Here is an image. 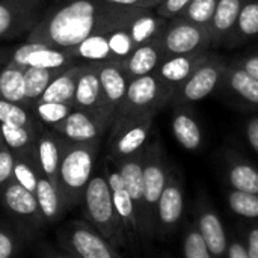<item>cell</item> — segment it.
Segmentation results:
<instances>
[{"mask_svg":"<svg viewBox=\"0 0 258 258\" xmlns=\"http://www.w3.org/2000/svg\"><path fill=\"white\" fill-rule=\"evenodd\" d=\"M141 9L122 8L103 0H56L47 8L26 41L73 48L92 35L127 27Z\"/></svg>","mask_w":258,"mask_h":258,"instance_id":"obj_1","label":"cell"},{"mask_svg":"<svg viewBox=\"0 0 258 258\" xmlns=\"http://www.w3.org/2000/svg\"><path fill=\"white\" fill-rule=\"evenodd\" d=\"M100 147L101 141L76 144L63 139L57 184L67 213L80 206L86 186L95 174V163Z\"/></svg>","mask_w":258,"mask_h":258,"instance_id":"obj_2","label":"cell"},{"mask_svg":"<svg viewBox=\"0 0 258 258\" xmlns=\"http://www.w3.org/2000/svg\"><path fill=\"white\" fill-rule=\"evenodd\" d=\"M80 206L85 221L106 237L118 251L130 246L118 219L112 192L103 169L92 175L82 197Z\"/></svg>","mask_w":258,"mask_h":258,"instance_id":"obj_3","label":"cell"},{"mask_svg":"<svg viewBox=\"0 0 258 258\" xmlns=\"http://www.w3.org/2000/svg\"><path fill=\"white\" fill-rule=\"evenodd\" d=\"M174 95L175 89L166 85L156 73L132 79L125 98L113 116L112 125L142 118H156Z\"/></svg>","mask_w":258,"mask_h":258,"instance_id":"obj_4","label":"cell"},{"mask_svg":"<svg viewBox=\"0 0 258 258\" xmlns=\"http://www.w3.org/2000/svg\"><path fill=\"white\" fill-rule=\"evenodd\" d=\"M169 160L160 141L156 138L144 150V221L142 242H150L156 234V210L162 192L168 183Z\"/></svg>","mask_w":258,"mask_h":258,"instance_id":"obj_5","label":"cell"},{"mask_svg":"<svg viewBox=\"0 0 258 258\" xmlns=\"http://www.w3.org/2000/svg\"><path fill=\"white\" fill-rule=\"evenodd\" d=\"M0 203L5 213L14 222V227H17L23 236L35 237L45 230L47 222L35 194L29 192L17 181L11 180L0 189Z\"/></svg>","mask_w":258,"mask_h":258,"instance_id":"obj_6","label":"cell"},{"mask_svg":"<svg viewBox=\"0 0 258 258\" xmlns=\"http://www.w3.org/2000/svg\"><path fill=\"white\" fill-rule=\"evenodd\" d=\"M62 251L77 258H122L119 251L86 221H70L57 231Z\"/></svg>","mask_w":258,"mask_h":258,"instance_id":"obj_7","label":"cell"},{"mask_svg":"<svg viewBox=\"0 0 258 258\" xmlns=\"http://www.w3.org/2000/svg\"><path fill=\"white\" fill-rule=\"evenodd\" d=\"M184 181L181 172L171 165L168 183L156 210V234L154 239L168 240L180 228L184 216Z\"/></svg>","mask_w":258,"mask_h":258,"instance_id":"obj_8","label":"cell"},{"mask_svg":"<svg viewBox=\"0 0 258 258\" xmlns=\"http://www.w3.org/2000/svg\"><path fill=\"white\" fill-rule=\"evenodd\" d=\"M47 8V0H0V41L26 38Z\"/></svg>","mask_w":258,"mask_h":258,"instance_id":"obj_9","label":"cell"},{"mask_svg":"<svg viewBox=\"0 0 258 258\" xmlns=\"http://www.w3.org/2000/svg\"><path fill=\"white\" fill-rule=\"evenodd\" d=\"M212 47L210 29L184 17L168 20L162 35V48L166 54H189L207 51Z\"/></svg>","mask_w":258,"mask_h":258,"instance_id":"obj_10","label":"cell"},{"mask_svg":"<svg viewBox=\"0 0 258 258\" xmlns=\"http://www.w3.org/2000/svg\"><path fill=\"white\" fill-rule=\"evenodd\" d=\"M227 63L216 54H212L177 91L174 101L178 106H187L206 100L224 83Z\"/></svg>","mask_w":258,"mask_h":258,"instance_id":"obj_11","label":"cell"},{"mask_svg":"<svg viewBox=\"0 0 258 258\" xmlns=\"http://www.w3.org/2000/svg\"><path fill=\"white\" fill-rule=\"evenodd\" d=\"M103 172L109 183L113 206H115L118 219L121 222V227L124 230V234L128 240V245H136V243L139 245L142 242V239H141V230H139L135 204L130 198V194L124 184V180H122L116 165L109 157L103 165Z\"/></svg>","mask_w":258,"mask_h":258,"instance_id":"obj_12","label":"cell"},{"mask_svg":"<svg viewBox=\"0 0 258 258\" xmlns=\"http://www.w3.org/2000/svg\"><path fill=\"white\" fill-rule=\"evenodd\" d=\"M154 118H142L112 125L109 130V159L121 160L135 156L147 147Z\"/></svg>","mask_w":258,"mask_h":258,"instance_id":"obj_13","label":"cell"},{"mask_svg":"<svg viewBox=\"0 0 258 258\" xmlns=\"http://www.w3.org/2000/svg\"><path fill=\"white\" fill-rule=\"evenodd\" d=\"M195 225L213 258H227L230 239L225 231L224 221L206 195L197 198Z\"/></svg>","mask_w":258,"mask_h":258,"instance_id":"obj_14","label":"cell"},{"mask_svg":"<svg viewBox=\"0 0 258 258\" xmlns=\"http://www.w3.org/2000/svg\"><path fill=\"white\" fill-rule=\"evenodd\" d=\"M51 130L68 142L85 144L103 141L106 133H109L110 125L89 112L73 109V112L62 122L51 127Z\"/></svg>","mask_w":258,"mask_h":258,"instance_id":"obj_15","label":"cell"},{"mask_svg":"<svg viewBox=\"0 0 258 258\" xmlns=\"http://www.w3.org/2000/svg\"><path fill=\"white\" fill-rule=\"evenodd\" d=\"M74 109L89 112L112 125V118L104 109L98 63L95 62H83V68L80 71L76 86Z\"/></svg>","mask_w":258,"mask_h":258,"instance_id":"obj_16","label":"cell"},{"mask_svg":"<svg viewBox=\"0 0 258 258\" xmlns=\"http://www.w3.org/2000/svg\"><path fill=\"white\" fill-rule=\"evenodd\" d=\"M212 54L209 50L189 54H166L159 63L156 74L177 91Z\"/></svg>","mask_w":258,"mask_h":258,"instance_id":"obj_17","label":"cell"},{"mask_svg":"<svg viewBox=\"0 0 258 258\" xmlns=\"http://www.w3.org/2000/svg\"><path fill=\"white\" fill-rule=\"evenodd\" d=\"M98 74L103 92L104 109L113 121V116L125 98L128 88V77L124 73L119 62H103L98 63Z\"/></svg>","mask_w":258,"mask_h":258,"instance_id":"obj_18","label":"cell"},{"mask_svg":"<svg viewBox=\"0 0 258 258\" xmlns=\"http://www.w3.org/2000/svg\"><path fill=\"white\" fill-rule=\"evenodd\" d=\"M62 150H63V139L51 128L41 124L36 135V160L41 174L57 187H59L57 174H59Z\"/></svg>","mask_w":258,"mask_h":258,"instance_id":"obj_19","label":"cell"},{"mask_svg":"<svg viewBox=\"0 0 258 258\" xmlns=\"http://www.w3.org/2000/svg\"><path fill=\"white\" fill-rule=\"evenodd\" d=\"M145 150V148H144ZM112 160V159H110ZM124 184L130 194V198L135 204L139 230H141V239H142V221H144V151L121 159V160H112Z\"/></svg>","mask_w":258,"mask_h":258,"instance_id":"obj_20","label":"cell"},{"mask_svg":"<svg viewBox=\"0 0 258 258\" xmlns=\"http://www.w3.org/2000/svg\"><path fill=\"white\" fill-rule=\"evenodd\" d=\"M165 53L162 48V38L138 45L127 59L121 62L124 73L128 80L156 73L159 63L162 62Z\"/></svg>","mask_w":258,"mask_h":258,"instance_id":"obj_21","label":"cell"},{"mask_svg":"<svg viewBox=\"0 0 258 258\" xmlns=\"http://www.w3.org/2000/svg\"><path fill=\"white\" fill-rule=\"evenodd\" d=\"M171 130L175 141L186 151H198L203 147L204 135L201 124L194 113L186 107L180 106L171 116Z\"/></svg>","mask_w":258,"mask_h":258,"instance_id":"obj_22","label":"cell"},{"mask_svg":"<svg viewBox=\"0 0 258 258\" xmlns=\"http://www.w3.org/2000/svg\"><path fill=\"white\" fill-rule=\"evenodd\" d=\"M225 175L233 190L258 194V168L237 153H227Z\"/></svg>","mask_w":258,"mask_h":258,"instance_id":"obj_23","label":"cell"},{"mask_svg":"<svg viewBox=\"0 0 258 258\" xmlns=\"http://www.w3.org/2000/svg\"><path fill=\"white\" fill-rule=\"evenodd\" d=\"M243 2L245 0H218L215 14L209 26L212 47H218L227 39H231Z\"/></svg>","mask_w":258,"mask_h":258,"instance_id":"obj_24","label":"cell"},{"mask_svg":"<svg viewBox=\"0 0 258 258\" xmlns=\"http://www.w3.org/2000/svg\"><path fill=\"white\" fill-rule=\"evenodd\" d=\"M224 85L245 104L258 109V80L234 60L227 63Z\"/></svg>","mask_w":258,"mask_h":258,"instance_id":"obj_25","label":"cell"},{"mask_svg":"<svg viewBox=\"0 0 258 258\" xmlns=\"http://www.w3.org/2000/svg\"><path fill=\"white\" fill-rule=\"evenodd\" d=\"M168 20L156 12V9H141L138 15L128 23L127 30L135 42V45H142L145 42L160 39Z\"/></svg>","mask_w":258,"mask_h":258,"instance_id":"obj_26","label":"cell"},{"mask_svg":"<svg viewBox=\"0 0 258 258\" xmlns=\"http://www.w3.org/2000/svg\"><path fill=\"white\" fill-rule=\"evenodd\" d=\"M83 68V62H77L71 67H67L62 70L53 82L48 85L45 92L42 94V101H53V103H65L71 104L74 107V95H76V86L77 79L80 76V71Z\"/></svg>","mask_w":258,"mask_h":258,"instance_id":"obj_27","label":"cell"},{"mask_svg":"<svg viewBox=\"0 0 258 258\" xmlns=\"http://www.w3.org/2000/svg\"><path fill=\"white\" fill-rule=\"evenodd\" d=\"M35 197H36V201L39 204L41 213H42L47 225H53V224L59 222L63 218V215L67 213L59 187L54 186L44 175H41L38 180Z\"/></svg>","mask_w":258,"mask_h":258,"instance_id":"obj_28","label":"cell"},{"mask_svg":"<svg viewBox=\"0 0 258 258\" xmlns=\"http://www.w3.org/2000/svg\"><path fill=\"white\" fill-rule=\"evenodd\" d=\"M0 98L32 109V103L26 94L24 70L11 63H5L0 68Z\"/></svg>","mask_w":258,"mask_h":258,"instance_id":"obj_29","label":"cell"},{"mask_svg":"<svg viewBox=\"0 0 258 258\" xmlns=\"http://www.w3.org/2000/svg\"><path fill=\"white\" fill-rule=\"evenodd\" d=\"M41 125V124H39ZM29 128L12 124H0L5 145L12 151L14 156H29L36 153V135L38 128Z\"/></svg>","mask_w":258,"mask_h":258,"instance_id":"obj_30","label":"cell"},{"mask_svg":"<svg viewBox=\"0 0 258 258\" xmlns=\"http://www.w3.org/2000/svg\"><path fill=\"white\" fill-rule=\"evenodd\" d=\"M77 62L79 60L74 57V54L70 48H59V47H51V45L42 44V47L39 50L33 51L27 57L26 65L35 67V68H44V70H62V68H67Z\"/></svg>","mask_w":258,"mask_h":258,"instance_id":"obj_31","label":"cell"},{"mask_svg":"<svg viewBox=\"0 0 258 258\" xmlns=\"http://www.w3.org/2000/svg\"><path fill=\"white\" fill-rule=\"evenodd\" d=\"M70 50L73 51L74 57L79 62H95V63L113 62L110 47H109L107 33L92 35Z\"/></svg>","mask_w":258,"mask_h":258,"instance_id":"obj_32","label":"cell"},{"mask_svg":"<svg viewBox=\"0 0 258 258\" xmlns=\"http://www.w3.org/2000/svg\"><path fill=\"white\" fill-rule=\"evenodd\" d=\"M62 70H65V68H62ZM62 70H44V68H35V67L24 68L26 94H27V98L32 103V106L38 100H41V97L45 92V89L48 88V85L53 82V79Z\"/></svg>","mask_w":258,"mask_h":258,"instance_id":"obj_33","label":"cell"},{"mask_svg":"<svg viewBox=\"0 0 258 258\" xmlns=\"http://www.w3.org/2000/svg\"><path fill=\"white\" fill-rule=\"evenodd\" d=\"M41 175L42 174L36 160V153L29 154V156H15L14 177H12L14 181H17L20 186H23L29 192L35 194L38 180Z\"/></svg>","mask_w":258,"mask_h":258,"instance_id":"obj_34","label":"cell"},{"mask_svg":"<svg viewBox=\"0 0 258 258\" xmlns=\"http://www.w3.org/2000/svg\"><path fill=\"white\" fill-rule=\"evenodd\" d=\"M73 106L71 104H65V103H53V101H42L38 100L33 106H32V113L35 115V118L45 127L51 128L54 125H57L59 122H62L71 112H73Z\"/></svg>","mask_w":258,"mask_h":258,"instance_id":"obj_35","label":"cell"},{"mask_svg":"<svg viewBox=\"0 0 258 258\" xmlns=\"http://www.w3.org/2000/svg\"><path fill=\"white\" fill-rule=\"evenodd\" d=\"M227 204L233 215L243 219H258V194H248L230 189L227 194Z\"/></svg>","mask_w":258,"mask_h":258,"instance_id":"obj_36","label":"cell"},{"mask_svg":"<svg viewBox=\"0 0 258 258\" xmlns=\"http://www.w3.org/2000/svg\"><path fill=\"white\" fill-rule=\"evenodd\" d=\"M258 35V0H245L237 17L231 39H251Z\"/></svg>","mask_w":258,"mask_h":258,"instance_id":"obj_37","label":"cell"},{"mask_svg":"<svg viewBox=\"0 0 258 258\" xmlns=\"http://www.w3.org/2000/svg\"><path fill=\"white\" fill-rule=\"evenodd\" d=\"M0 124H12V125L36 128L41 122L35 118L30 109L0 98Z\"/></svg>","mask_w":258,"mask_h":258,"instance_id":"obj_38","label":"cell"},{"mask_svg":"<svg viewBox=\"0 0 258 258\" xmlns=\"http://www.w3.org/2000/svg\"><path fill=\"white\" fill-rule=\"evenodd\" d=\"M181 251H183V258H213L195 222H192V225H189L184 231Z\"/></svg>","mask_w":258,"mask_h":258,"instance_id":"obj_39","label":"cell"},{"mask_svg":"<svg viewBox=\"0 0 258 258\" xmlns=\"http://www.w3.org/2000/svg\"><path fill=\"white\" fill-rule=\"evenodd\" d=\"M109 39V47L112 53V60L113 62H122L130 56V53L136 48L127 27H119L107 33Z\"/></svg>","mask_w":258,"mask_h":258,"instance_id":"obj_40","label":"cell"},{"mask_svg":"<svg viewBox=\"0 0 258 258\" xmlns=\"http://www.w3.org/2000/svg\"><path fill=\"white\" fill-rule=\"evenodd\" d=\"M23 234L17 227L0 221V258H17L21 251Z\"/></svg>","mask_w":258,"mask_h":258,"instance_id":"obj_41","label":"cell"},{"mask_svg":"<svg viewBox=\"0 0 258 258\" xmlns=\"http://www.w3.org/2000/svg\"><path fill=\"white\" fill-rule=\"evenodd\" d=\"M216 5H218V0H192L189 3V6L184 9V12L181 14V17H184L197 24L209 27L212 17L215 14Z\"/></svg>","mask_w":258,"mask_h":258,"instance_id":"obj_42","label":"cell"},{"mask_svg":"<svg viewBox=\"0 0 258 258\" xmlns=\"http://www.w3.org/2000/svg\"><path fill=\"white\" fill-rule=\"evenodd\" d=\"M41 47H42V44H39V42H29V41H24L23 44H20L18 47H15V48L12 50L8 63L14 65V67H17V68L24 70V68L27 67V65H26L27 57H29L33 51L39 50Z\"/></svg>","mask_w":258,"mask_h":258,"instance_id":"obj_43","label":"cell"},{"mask_svg":"<svg viewBox=\"0 0 258 258\" xmlns=\"http://www.w3.org/2000/svg\"><path fill=\"white\" fill-rule=\"evenodd\" d=\"M14 165H15V156L6 145H3L0 148V189L12 180Z\"/></svg>","mask_w":258,"mask_h":258,"instance_id":"obj_44","label":"cell"},{"mask_svg":"<svg viewBox=\"0 0 258 258\" xmlns=\"http://www.w3.org/2000/svg\"><path fill=\"white\" fill-rule=\"evenodd\" d=\"M190 2L192 0H162L159 3V6L154 8V9L163 18L171 20V18H175V17L181 15L184 12V9L189 6Z\"/></svg>","mask_w":258,"mask_h":258,"instance_id":"obj_45","label":"cell"},{"mask_svg":"<svg viewBox=\"0 0 258 258\" xmlns=\"http://www.w3.org/2000/svg\"><path fill=\"white\" fill-rule=\"evenodd\" d=\"M245 138L248 145L251 147V150L258 154V116H252L248 119V122L245 124Z\"/></svg>","mask_w":258,"mask_h":258,"instance_id":"obj_46","label":"cell"},{"mask_svg":"<svg viewBox=\"0 0 258 258\" xmlns=\"http://www.w3.org/2000/svg\"><path fill=\"white\" fill-rule=\"evenodd\" d=\"M103 2L122 8H142V9H154L160 3L159 0H103Z\"/></svg>","mask_w":258,"mask_h":258,"instance_id":"obj_47","label":"cell"},{"mask_svg":"<svg viewBox=\"0 0 258 258\" xmlns=\"http://www.w3.org/2000/svg\"><path fill=\"white\" fill-rule=\"evenodd\" d=\"M237 65H240L245 71H248L251 76H254L258 80V53L249 54V56H242L234 60Z\"/></svg>","mask_w":258,"mask_h":258,"instance_id":"obj_48","label":"cell"},{"mask_svg":"<svg viewBox=\"0 0 258 258\" xmlns=\"http://www.w3.org/2000/svg\"><path fill=\"white\" fill-rule=\"evenodd\" d=\"M245 246L249 258H258V225L251 227L246 233Z\"/></svg>","mask_w":258,"mask_h":258,"instance_id":"obj_49","label":"cell"},{"mask_svg":"<svg viewBox=\"0 0 258 258\" xmlns=\"http://www.w3.org/2000/svg\"><path fill=\"white\" fill-rule=\"evenodd\" d=\"M227 258H249L245 243L239 239H230Z\"/></svg>","mask_w":258,"mask_h":258,"instance_id":"obj_50","label":"cell"},{"mask_svg":"<svg viewBox=\"0 0 258 258\" xmlns=\"http://www.w3.org/2000/svg\"><path fill=\"white\" fill-rule=\"evenodd\" d=\"M39 258H77L74 257V255H71V254H68V252H65V251H62V252H54V251H44Z\"/></svg>","mask_w":258,"mask_h":258,"instance_id":"obj_51","label":"cell"},{"mask_svg":"<svg viewBox=\"0 0 258 258\" xmlns=\"http://www.w3.org/2000/svg\"><path fill=\"white\" fill-rule=\"evenodd\" d=\"M11 53H12V48H8V47H0V68L8 63L9 57H11Z\"/></svg>","mask_w":258,"mask_h":258,"instance_id":"obj_52","label":"cell"},{"mask_svg":"<svg viewBox=\"0 0 258 258\" xmlns=\"http://www.w3.org/2000/svg\"><path fill=\"white\" fill-rule=\"evenodd\" d=\"M5 145V142H3V136H2V130H0V148Z\"/></svg>","mask_w":258,"mask_h":258,"instance_id":"obj_53","label":"cell"},{"mask_svg":"<svg viewBox=\"0 0 258 258\" xmlns=\"http://www.w3.org/2000/svg\"><path fill=\"white\" fill-rule=\"evenodd\" d=\"M159 2H162V0H159Z\"/></svg>","mask_w":258,"mask_h":258,"instance_id":"obj_54","label":"cell"}]
</instances>
